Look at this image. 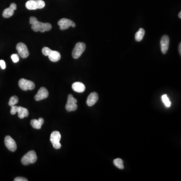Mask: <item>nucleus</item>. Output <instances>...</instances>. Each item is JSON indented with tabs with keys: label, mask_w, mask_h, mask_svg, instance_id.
Masks as SVG:
<instances>
[{
	"label": "nucleus",
	"mask_w": 181,
	"mask_h": 181,
	"mask_svg": "<svg viewBox=\"0 0 181 181\" xmlns=\"http://www.w3.org/2000/svg\"><path fill=\"white\" fill-rule=\"evenodd\" d=\"M59 29L62 30H66L70 27H75L76 24L72 20L67 18H62L58 22Z\"/></svg>",
	"instance_id": "obj_8"
},
{
	"label": "nucleus",
	"mask_w": 181,
	"mask_h": 181,
	"mask_svg": "<svg viewBox=\"0 0 181 181\" xmlns=\"http://www.w3.org/2000/svg\"><path fill=\"white\" fill-rule=\"evenodd\" d=\"M28 180L26 178L23 177H17L15 179L14 181H27Z\"/></svg>",
	"instance_id": "obj_27"
},
{
	"label": "nucleus",
	"mask_w": 181,
	"mask_h": 181,
	"mask_svg": "<svg viewBox=\"0 0 181 181\" xmlns=\"http://www.w3.org/2000/svg\"><path fill=\"white\" fill-rule=\"evenodd\" d=\"M178 16L180 19H181V12H180V13H179Z\"/></svg>",
	"instance_id": "obj_29"
},
{
	"label": "nucleus",
	"mask_w": 181,
	"mask_h": 181,
	"mask_svg": "<svg viewBox=\"0 0 181 181\" xmlns=\"http://www.w3.org/2000/svg\"><path fill=\"white\" fill-rule=\"evenodd\" d=\"M30 23L31 24V28L35 32L40 31L44 32L49 31L52 28V25L49 23H42L38 21L35 17H31Z\"/></svg>",
	"instance_id": "obj_1"
},
{
	"label": "nucleus",
	"mask_w": 181,
	"mask_h": 181,
	"mask_svg": "<svg viewBox=\"0 0 181 181\" xmlns=\"http://www.w3.org/2000/svg\"><path fill=\"white\" fill-rule=\"evenodd\" d=\"M86 45L83 42H77L72 50V55L74 59H77L85 50Z\"/></svg>",
	"instance_id": "obj_4"
},
{
	"label": "nucleus",
	"mask_w": 181,
	"mask_h": 181,
	"mask_svg": "<svg viewBox=\"0 0 181 181\" xmlns=\"http://www.w3.org/2000/svg\"><path fill=\"white\" fill-rule=\"evenodd\" d=\"M17 9V6L15 3H12L9 8L4 10L3 12V16L4 18H8L13 15L14 11Z\"/></svg>",
	"instance_id": "obj_13"
},
{
	"label": "nucleus",
	"mask_w": 181,
	"mask_h": 181,
	"mask_svg": "<svg viewBox=\"0 0 181 181\" xmlns=\"http://www.w3.org/2000/svg\"><path fill=\"white\" fill-rule=\"evenodd\" d=\"M51 50H51L49 47H44L42 49V53L44 54V55H45V56H48L49 54L50 53Z\"/></svg>",
	"instance_id": "obj_23"
},
{
	"label": "nucleus",
	"mask_w": 181,
	"mask_h": 181,
	"mask_svg": "<svg viewBox=\"0 0 181 181\" xmlns=\"http://www.w3.org/2000/svg\"><path fill=\"white\" fill-rule=\"evenodd\" d=\"M113 163H114V165H115L116 167L119 168V169H124L123 161L121 159H119V158L115 159L113 161Z\"/></svg>",
	"instance_id": "obj_20"
},
{
	"label": "nucleus",
	"mask_w": 181,
	"mask_h": 181,
	"mask_svg": "<svg viewBox=\"0 0 181 181\" xmlns=\"http://www.w3.org/2000/svg\"><path fill=\"white\" fill-rule=\"evenodd\" d=\"M49 59L51 60V62H57L60 60L61 58V55L59 52L55 50H51L50 53L49 54Z\"/></svg>",
	"instance_id": "obj_16"
},
{
	"label": "nucleus",
	"mask_w": 181,
	"mask_h": 181,
	"mask_svg": "<svg viewBox=\"0 0 181 181\" xmlns=\"http://www.w3.org/2000/svg\"><path fill=\"white\" fill-rule=\"evenodd\" d=\"M161 99H162V101L164 103L165 106L167 107H169L171 106V102L169 101V99L168 98L167 95H163L161 97Z\"/></svg>",
	"instance_id": "obj_21"
},
{
	"label": "nucleus",
	"mask_w": 181,
	"mask_h": 181,
	"mask_svg": "<svg viewBox=\"0 0 181 181\" xmlns=\"http://www.w3.org/2000/svg\"><path fill=\"white\" fill-rule=\"evenodd\" d=\"M61 139V135L59 132L58 131H53L50 135V142L53 144V146L55 149H59L62 146L60 141Z\"/></svg>",
	"instance_id": "obj_5"
},
{
	"label": "nucleus",
	"mask_w": 181,
	"mask_h": 181,
	"mask_svg": "<svg viewBox=\"0 0 181 181\" xmlns=\"http://www.w3.org/2000/svg\"><path fill=\"white\" fill-rule=\"evenodd\" d=\"M145 34V31L143 28H140L137 32L135 35V39L137 41L139 42L142 40Z\"/></svg>",
	"instance_id": "obj_19"
},
{
	"label": "nucleus",
	"mask_w": 181,
	"mask_h": 181,
	"mask_svg": "<svg viewBox=\"0 0 181 181\" xmlns=\"http://www.w3.org/2000/svg\"><path fill=\"white\" fill-rule=\"evenodd\" d=\"M72 88L73 90L77 93H83L85 90V86L81 82H76L72 84Z\"/></svg>",
	"instance_id": "obj_15"
},
{
	"label": "nucleus",
	"mask_w": 181,
	"mask_h": 181,
	"mask_svg": "<svg viewBox=\"0 0 181 181\" xmlns=\"http://www.w3.org/2000/svg\"><path fill=\"white\" fill-rule=\"evenodd\" d=\"M44 123V119L42 118H40L38 120L33 119L31 121V125L34 128L39 129L41 128Z\"/></svg>",
	"instance_id": "obj_18"
},
{
	"label": "nucleus",
	"mask_w": 181,
	"mask_h": 181,
	"mask_svg": "<svg viewBox=\"0 0 181 181\" xmlns=\"http://www.w3.org/2000/svg\"><path fill=\"white\" fill-rule=\"evenodd\" d=\"M0 66H1V68L3 69V70H4V69H5L6 67V63L5 61L3 60H0Z\"/></svg>",
	"instance_id": "obj_26"
},
{
	"label": "nucleus",
	"mask_w": 181,
	"mask_h": 181,
	"mask_svg": "<svg viewBox=\"0 0 181 181\" xmlns=\"http://www.w3.org/2000/svg\"><path fill=\"white\" fill-rule=\"evenodd\" d=\"M17 108L18 106H11V109L10 113L12 115H15L17 112Z\"/></svg>",
	"instance_id": "obj_25"
},
{
	"label": "nucleus",
	"mask_w": 181,
	"mask_h": 181,
	"mask_svg": "<svg viewBox=\"0 0 181 181\" xmlns=\"http://www.w3.org/2000/svg\"><path fill=\"white\" fill-rule=\"evenodd\" d=\"M26 7L30 10L42 9L45 7V3L42 0H29L26 3Z\"/></svg>",
	"instance_id": "obj_3"
},
{
	"label": "nucleus",
	"mask_w": 181,
	"mask_h": 181,
	"mask_svg": "<svg viewBox=\"0 0 181 181\" xmlns=\"http://www.w3.org/2000/svg\"><path fill=\"white\" fill-rule=\"evenodd\" d=\"M98 95L96 92H93L88 96L87 100V104L89 106L91 107L96 104L98 100Z\"/></svg>",
	"instance_id": "obj_14"
},
{
	"label": "nucleus",
	"mask_w": 181,
	"mask_h": 181,
	"mask_svg": "<svg viewBox=\"0 0 181 181\" xmlns=\"http://www.w3.org/2000/svg\"><path fill=\"white\" fill-rule=\"evenodd\" d=\"M179 53H180V54H181V43L180 42V44H179Z\"/></svg>",
	"instance_id": "obj_28"
},
{
	"label": "nucleus",
	"mask_w": 181,
	"mask_h": 181,
	"mask_svg": "<svg viewBox=\"0 0 181 181\" xmlns=\"http://www.w3.org/2000/svg\"><path fill=\"white\" fill-rule=\"evenodd\" d=\"M49 93L46 88L41 87L38 90V93L36 95L34 98L36 101H39L44 100L49 97Z\"/></svg>",
	"instance_id": "obj_11"
},
{
	"label": "nucleus",
	"mask_w": 181,
	"mask_h": 181,
	"mask_svg": "<svg viewBox=\"0 0 181 181\" xmlns=\"http://www.w3.org/2000/svg\"><path fill=\"white\" fill-rule=\"evenodd\" d=\"M5 144L8 150L14 152L17 150L16 142L10 136H6L5 138Z\"/></svg>",
	"instance_id": "obj_10"
},
{
	"label": "nucleus",
	"mask_w": 181,
	"mask_h": 181,
	"mask_svg": "<svg viewBox=\"0 0 181 181\" xmlns=\"http://www.w3.org/2000/svg\"><path fill=\"white\" fill-rule=\"evenodd\" d=\"M37 156L35 151H29L25 154L21 159V162L24 165H28L30 164H34L37 160Z\"/></svg>",
	"instance_id": "obj_2"
},
{
	"label": "nucleus",
	"mask_w": 181,
	"mask_h": 181,
	"mask_svg": "<svg viewBox=\"0 0 181 181\" xmlns=\"http://www.w3.org/2000/svg\"><path fill=\"white\" fill-rule=\"evenodd\" d=\"M11 58L14 63H16L17 62H18L19 60V58L18 55L17 54H12L11 55Z\"/></svg>",
	"instance_id": "obj_24"
},
{
	"label": "nucleus",
	"mask_w": 181,
	"mask_h": 181,
	"mask_svg": "<svg viewBox=\"0 0 181 181\" xmlns=\"http://www.w3.org/2000/svg\"><path fill=\"white\" fill-rule=\"evenodd\" d=\"M16 49L18 52L19 54L23 58H26L29 55V52L27 47L22 42H20L16 45Z\"/></svg>",
	"instance_id": "obj_9"
},
{
	"label": "nucleus",
	"mask_w": 181,
	"mask_h": 181,
	"mask_svg": "<svg viewBox=\"0 0 181 181\" xmlns=\"http://www.w3.org/2000/svg\"><path fill=\"white\" fill-rule=\"evenodd\" d=\"M169 39L168 35L163 36L160 40L161 51L163 54H165L168 51L169 47Z\"/></svg>",
	"instance_id": "obj_12"
},
{
	"label": "nucleus",
	"mask_w": 181,
	"mask_h": 181,
	"mask_svg": "<svg viewBox=\"0 0 181 181\" xmlns=\"http://www.w3.org/2000/svg\"><path fill=\"white\" fill-rule=\"evenodd\" d=\"M19 86L23 90H32L35 88V84L33 81L25 79H20L19 81Z\"/></svg>",
	"instance_id": "obj_7"
},
{
	"label": "nucleus",
	"mask_w": 181,
	"mask_h": 181,
	"mask_svg": "<svg viewBox=\"0 0 181 181\" xmlns=\"http://www.w3.org/2000/svg\"><path fill=\"white\" fill-rule=\"evenodd\" d=\"M77 100L74 98L72 95H68L67 103L66 106L67 110L68 112L75 111L76 110L77 108Z\"/></svg>",
	"instance_id": "obj_6"
},
{
	"label": "nucleus",
	"mask_w": 181,
	"mask_h": 181,
	"mask_svg": "<svg viewBox=\"0 0 181 181\" xmlns=\"http://www.w3.org/2000/svg\"><path fill=\"white\" fill-rule=\"evenodd\" d=\"M19 102V98L17 96H13L10 99L9 102V105L11 107L12 106H14L17 104Z\"/></svg>",
	"instance_id": "obj_22"
},
{
	"label": "nucleus",
	"mask_w": 181,
	"mask_h": 181,
	"mask_svg": "<svg viewBox=\"0 0 181 181\" xmlns=\"http://www.w3.org/2000/svg\"><path fill=\"white\" fill-rule=\"evenodd\" d=\"M17 112L18 113L19 118L20 119L27 117L29 115V111L28 109L21 106H18Z\"/></svg>",
	"instance_id": "obj_17"
}]
</instances>
